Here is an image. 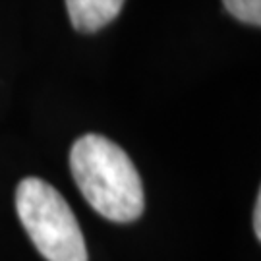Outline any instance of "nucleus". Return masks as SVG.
Wrapping results in <instances>:
<instances>
[{
    "instance_id": "nucleus-1",
    "label": "nucleus",
    "mask_w": 261,
    "mask_h": 261,
    "mask_svg": "<svg viewBox=\"0 0 261 261\" xmlns=\"http://www.w3.org/2000/svg\"><path fill=\"white\" fill-rule=\"evenodd\" d=\"M70 168L80 192L99 215L114 223L140 219L145 205L140 172L126 151L99 134H87L70 151Z\"/></svg>"
},
{
    "instance_id": "nucleus-4",
    "label": "nucleus",
    "mask_w": 261,
    "mask_h": 261,
    "mask_svg": "<svg viewBox=\"0 0 261 261\" xmlns=\"http://www.w3.org/2000/svg\"><path fill=\"white\" fill-rule=\"evenodd\" d=\"M226 12L250 25L261 23V0H223Z\"/></svg>"
},
{
    "instance_id": "nucleus-5",
    "label": "nucleus",
    "mask_w": 261,
    "mask_h": 261,
    "mask_svg": "<svg viewBox=\"0 0 261 261\" xmlns=\"http://www.w3.org/2000/svg\"><path fill=\"white\" fill-rule=\"evenodd\" d=\"M253 230H255V236L261 238V196H257L255 207H253Z\"/></svg>"
},
{
    "instance_id": "nucleus-3",
    "label": "nucleus",
    "mask_w": 261,
    "mask_h": 261,
    "mask_svg": "<svg viewBox=\"0 0 261 261\" xmlns=\"http://www.w3.org/2000/svg\"><path fill=\"white\" fill-rule=\"evenodd\" d=\"M124 0H66L70 21L82 33H95L118 18Z\"/></svg>"
},
{
    "instance_id": "nucleus-2",
    "label": "nucleus",
    "mask_w": 261,
    "mask_h": 261,
    "mask_svg": "<svg viewBox=\"0 0 261 261\" xmlns=\"http://www.w3.org/2000/svg\"><path fill=\"white\" fill-rule=\"evenodd\" d=\"M16 209L33 246L47 261H87L84 232L62 194L41 178L18 184Z\"/></svg>"
}]
</instances>
